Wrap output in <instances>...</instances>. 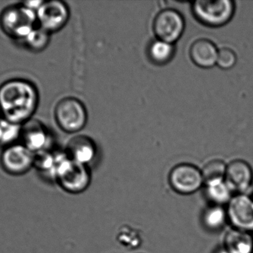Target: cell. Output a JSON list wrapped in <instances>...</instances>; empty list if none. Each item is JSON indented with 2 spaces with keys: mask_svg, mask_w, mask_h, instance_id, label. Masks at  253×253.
Masks as SVG:
<instances>
[{
  "mask_svg": "<svg viewBox=\"0 0 253 253\" xmlns=\"http://www.w3.org/2000/svg\"><path fill=\"white\" fill-rule=\"evenodd\" d=\"M218 50L211 40L199 39L192 44L190 56L195 65L200 68H210L216 64Z\"/></svg>",
  "mask_w": 253,
  "mask_h": 253,
  "instance_id": "4fadbf2b",
  "label": "cell"
},
{
  "mask_svg": "<svg viewBox=\"0 0 253 253\" xmlns=\"http://www.w3.org/2000/svg\"><path fill=\"white\" fill-rule=\"evenodd\" d=\"M237 56L230 48H222L218 50L216 64L222 69H230L236 65Z\"/></svg>",
  "mask_w": 253,
  "mask_h": 253,
  "instance_id": "7402d4cb",
  "label": "cell"
},
{
  "mask_svg": "<svg viewBox=\"0 0 253 253\" xmlns=\"http://www.w3.org/2000/svg\"><path fill=\"white\" fill-rule=\"evenodd\" d=\"M0 126L2 132L1 143L10 144L17 139L19 135H21L22 126H20V124L11 123L2 119L0 120Z\"/></svg>",
  "mask_w": 253,
  "mask_h": 253,
  "instance_id": "44dd1931",
  "label": "cell"
},
{
  "mask_svg": "<svg viewBox=\"0 0 253 253\" xmlns=\"http://www.w3.org/2000/svg\"><path fill=\"white\" fill-rule=\"evenodd\" d=\"M67 152L70 159L86 165L91 162L96 156V144L89 137L79 135L70 140Z\"/></svg>",
  "mask_w": 253,
  "mask_h": 253,
  "instance_id": "7c38bea8",
  "label": "cell"
},
{
  "mask_svg": "<svg viewBox=\"0 0 253 253\" xmlns=\"http://www.w3.org/2000/svg\"><path fill=\"white\" fill-rule=\"evenodd\" d=\"M253 181L252 168L245 160H233L227 165L225 181L233 193H245L252 185Z\"/></svg>",
  "mask_w": 253,
  "mask_h": 253,
  "instance_id": "8fae6325",
  "label": "cell"
},
{
  "mask_svg": "<svg viewBox=\"0 0 253 253\" xmlns=\"http://www.w3.org/2000/svg\"><path fill=\"white\" fill-rule=\"evenodd\" d=\"M55 171L59 184L68 193L79 194L90 185V174L86 165L74 161L68 156L57 157Z\"/></svg>",
  "mask_w": 253,
  "mask_h": 253,
  "instance_id": "7a4b0ae2",
  "label": "cell"
},
{
  "mask_svg": "<svg viewBox=\"0 0 253 253\" xmlns=\"http://www.w3.org/2000/svg\"><path fill=\"white\" fill-rule=\"evenodd\" d=\"M55 119L64 132L75 133L85 126L87 113L84 104L77 98L61 100L55 108Z\"/></svg>",
  "mask_w": 253,
  "mask_h": 253,
  "instance_id": "5b68a950",
  "label": "cell"
},
{
  "mask_svg": "<svg viewBox=\"0 0 253 253\" xmlns=\"http://www.w3.org/2000/svg\"><path fill=\"white\" fill-rule=\"evenodd\" d=\"M50 33L42 28H34L25 38V43L31 50L41 51L44 50L50 42Z\"/></svg>",
  "mask_w": 253,
  "mask_h": 253,
  "instance_id": "ffe728a7",
  "label": "cell"
},
{
  "mask_svg": "<svg viewBox=\"0 0 253 253\" xmlns=\"http://www.w3.org/2000/svg\"><path fill=\"white\" fill-rule=\"evenodd\" d=\"M0 163L6 173L20 176L34 166V153L23 144H11L3 150Z\"/></svg>",
  "mask_w": 253,
  "mask_h": 253,
  "instance_id": "52a82bcc",
  "label": "cell"
},
{
  "mask_svg": "<svg viewBox=\"0 0 253 253\" xmlns=\"http://www.w3.org/2000/svg\"><path fill=\"white\" fill-rule=\"evenodd\" d=\"M205 227L212 231L221 230L228 222L227 209L223 206L212 205L205 210L203 215Z\"/></svg>",
  "mask_w": 253,
  "mask_h": 253,
  "instance_id": "ac0fdd59",
  "label": "cell"
},
{
  "mask_svg": "<svg viewBox=\"0 0 253 253\" xmlns=\"http://www.w3.org/2000/svg\"><path fill=\"white\" fill-rule=\"evenodd\" d=\"M68 6L62 1H44L37 11L40 28L51 33L62 29L69 19Z\"/></svg>",
  "mask_w": 253,
  "mask_h": 253,
  "instance_id": "30bf717a",
  "label": "cell"
},
{
  "mask_svg": "<svg viewBox=\"0 0 253 253\" xmlns=\"http://www.w3.org/2000/svg\"><path fill=\"white\" fill-rule=\"evenodd\" d=\"M196 19L208 27H220L233 17L235 3L232 0H199L192 4Z\"/></svg>",
  "mask_w": 253,
  "mask_h": 253,
  "instance_id": "277c9868",
  "label": "cell"
},
{
  "mask_svg": "<svg viewBox=\"0 0 253 253\" xmlns=\"http://www.w3.org/2000/svg\"><path fill=\"white\" fill-rule=\"evenodd\" d=\"M173 44L156 40L152 42L147 49L149 58L153 63L162 65L168 63L174 56Z\"/></svg>",
  "mask_w": 253,
  "mask_h": 253,
  "instance_id": "2e32d148",
  "label": "cell"
},
{
  "mask_svg": "<svg viewBox=\"0 0 253 253\" xmlns=\"http://www.w3.org/2000/svg\"><path fill=\"white\" fill-rule=\"evenodd\" d=\"M20 136L23 145L34 153L43 150L47 141V134L44 126L36 120H29L24 123Z\"/></svg>",
  "mask_w": 253,
  "mask_h": 253,
  "instance_id": "5bb4252c",
  "label": "cell"
},
{
  "mask_svg": "<svg viewBox=\"0 0 253 253\" xmlns=\"http://www.w3.org/2000/svg\"><path fill=\"white\" fill-rule=\"evenodd\" d=\"M153 28L157 40L174 44L182 36L185 22L178 10L167 8L158 13L153 21Z\"/></svg>",
  "mask_w": 253,
  "mask_h": 253,
  "instance_id": "8992f818",
  "label": "cell"
},
{
  "mask_svg": "<svg viewBox=\"0 0 253 253\" xmlns=\"http://www.w3.org/2000/svg\"><path fill=\"white\" fill-rule=\"evenodd\" d=\"M215 253H230L225 248H222L221 249H218V251H215Z\"/></svg>",
  "mask_w": 253,
  "mask_h": 253,
  "instance_id": "cb8c5ba5",
  "label": "cell"
},
{
  "mask_svg": "<svg viewBox=\"0 0 253 253\" xmlns=\"http://www.w3.org/2000/svg\"><path fill=\"white\" fill-rule=\"evenodd\" d=\"M43 2L44 1H27L23 3V5L27 8L36 12L41 7Z\"/></svg>",
  "mask_w": 253,
  "mask_h": 253,
  "instance_id": "603a6c76",
  "label": "cell"
},
{
  "mask_svg": "<svg viewBox=\"0 0 253 253\" xmlns=\"http://www.w3.org/2000/svg\"><path fill=\"white\" fill-rule=\"evenodd\" d=\"M206 187L207 196L213 205L223 206L227 205L234 196L225 180L209 184Z\"/></svg>",
  "mask_w": 253,
  "mask_h": 253,
  "instance_id": "e0dca14e",
  "label": "cell"
},
{
  "mask_svg": "<svg viewBox=\"0 0 253 253\" xmlns=\"http://www.w3.org/2000/svg\"><path fill=\"white\" fill-rule=\"evenodd\" d=\"M169 184L174 191L181 195L197 192L204 184L202 170L190 163H181L169 172Z\"/></svg>",
  "mask_w": 253,
  "mask_h": 253,
  "instance_id": "9c48e42d",
  "label": "cell"
},
{
  "mask_svg": "<svg viewBox=\"0 0 253 253\" xmlns=\"http://www.w3.org/2000/svg\"><path fill=\"white\" fill-rule=\"evenodd\" d=\"M2 140V132H1V126H0V143H1Z\"/></svg>",
  "mask_w": 253,
  "mask_h": 253,
  "instance_id": "d4e9b609",
  "label": "cell"
},
{
  "mask_svg": "<svg viewBox=\"0 0 253 253\" xmlns=\"http://www.w3.org/2000/svg\"><path fill=\"white\" fill-rule=\"evenodd\" d=\"M230 253H253V233L231 228L224 239V246Z\"/></svg>",
  "mask_w": 253,
  "mask_h": 253,
  "instance_id": "9a60e30c",
  "label": "cell"
},
{
  "mask_svg": "<svg viewBox=\"0 0 253 253\" xmlns=\"http://www.w3.org/2000/svg\"><path fill=\"white\" fill-rule=\"evenodd\" d=\"M38 102L37 89L26 80H10L0 86V111L7 121L21 125L31 120Z\"/></svg>",
  "mask_w": 253,
  "mask_h": 253,
  "instance_id": "6da1fadb",
  "label": "cell"
},
{
  "mask_svg": "<svg viewBox=\"0 0 253 253\" xmlns=\"http://www.w3.org/2000/svg\"><path fill=\"white\" fill-rule=\"evenodd\" d=\"M227 166L221 160H212L208 162L202 170L204 184L205 186L225 180Z\"/></svg>",
  "mask_w": 253,
  "mask_h": 253,
  "instance_id": "d6986e66",
  "label": "cell"
},
{
  "mask_svg": "<svg viewBox=\"0 0 253 253\" xmlns=\"http://www.w3.org/2000/svg\"><path fill=\"white\" fill-rule=\"evenodd\" d=\"M37 20V13L23 4L11 6L1 12L0 26L9 37L25 40L34 29Z\"/></svg>",
  "mask_w": 253,
  "mask_h": 253,
  "instance_id": "3957f363",
  "label": "cell"
},
{
  "mask_svg": "<svg viewBox=\"0 0 253 253\" xmlns=\"http://www.w3.org/2000/svg\"><path fill=\"white\" fill-rule=\"evenodd\" d=\"M227 219L232 228L253 233V199L245 193L235 194L227 205Z\"/></svg>",
  "mask_w": 253,
  "mask_h": 253,
  "instance_id": "ba28073f",
  "label": "cell"
}]
</instances>
